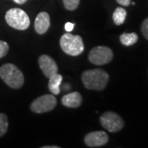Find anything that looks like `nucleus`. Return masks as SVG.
<instances>
[{
  "instance_id": "1",
  "label": "nucleus",
  "mask_w": 148,
  "mask_h": 148,
  "mask_svg": "<svg viewBox=\"0 0 148 148\" xmlns=\"http://www.w3.org/2000/svg\"><path fill=\"white\" fill-rule=\"evenodd\" d=\"M109 74L101 69L86 70L82 75V81L88 90H103L109 82Z\"/></svg>"
},
{
  "instance_id": "2",
  "label": "nucleus",
  "mask_w": 148,
  "mask_h": 148,
  "mask_svg": "<svg viewBox=\"0 0 148 148\" xmlns=\"http://www.w3.org/2000/svg\"><path fill=\"white\" fill-rule=\"evenodd\" d=\"M0 77L11 88L18 89L24 83V76L16 65L3 64L0 68Z\"/></svg>"
},
{
  "instance_id": "3",
  "label": "nucleus",
  "mask_w": 148,
  "mask_h": 148,
  "mask_svg": "<svg viewBox=\"0 0 148 148\" xmlns=\"http://www.w3.org/2000/svg\"><path fill=\"white\" fill-rule=\"evenodd\" d=\"M60 46L64 53L71 56H78L84 51L82 37L70 33H66L60 38Z\"/></svg>"
},
{
  "instance_id": "4",
  "label": "nucleus",
  "mask_w": 148,
  "mask_h": 148,
  "mask_svg": "<svg viewBox=\"0 0 148 148\" xmlns=\"http://www.w3.org/2000/svg\"><path fill=\"white\" fill-rule=\"evenodd\" d=\"M5 20L11 27L24 31L30 27V18L26 12L20 8H12L6 12Z\"/></svg>"
},
{
  "instance_id": "5",
  "label": "nucleus",
  "mask_w": 148,
  "mask_h": 148,
  "mask_svg": "<svg viewBox=\"0 0 148 148\" xmlns=\"http://www.w3.org/2000/svg\"><path fill=\"white\" fill-rule=\"evenodd\" d=\"M100 122L102 127L110 132H117L124 127V122L118 114L108 111L101 116Z\"/></svg>"
},
{
  "instance_id": "6",
  "label": "nucleus",
  "mask_w": 148,
  "mask_h": 148,
  "mask_svg": "<svg viewBox=\"0 0 148 148\" xmlns=\"http://www.w3.org/2000/svg\"><path fill=\"white\" fill-rule=\"evenodd\" d=\"M114 53L110 48L107 46H96L89 53L88 58L91 64L95 65H104L109 64L113 59Z\"/></svg>"
},
{
  "instance_id": "7",
  "label": "nucleus",
  "mask_w": 148,
  "mask_h": 148,
  "mask_svg": "<svg viewBox=\"0 0 148 148\" xmlns=\"http://www.w3.org/2000/svg\"><path fill=\"white\" fill-rule=\"evenodd\" d=\"M57 105V99L52 95H44L38 97L31 105V110L35 113L41 114L51 111Z\"/></svg>"
},
{
  "instance_id": "8",
  "label": "nucleus",
  "mask_w": 148,
  "mask_h": 148,
  "mask_svg": "<svg viewBox=\"0 0 148 148\" xmlns=\"http://www.w3.org/2000/svg\"><path fill=\"white\" fill-rule=\"evenodd\" d=\"M109 141L107 133L104 131H95L87 133L84 138L85 144L89 147H100Z\"/></svg>"
},
{
  "instance_id": "9",
  "label": "nucleus",
  "mask_w": 148,
  "mask_h": 148,
  "mask_svg": "<svg viewBox=\"0 0 148 148\" xmlns=\"http://www.w3.org/2000/svg\"><path fill=\"white\" fill-rule=\"evenodd\" d=\"M39 65L45 76L49 78L51 76L58 73V66L55 61L51 57L46 54H43L39 58Z\"/></svg>"
},
{
  "instance_id": "10",
  "label": "nucleus",
  "mask_w": 148,
  "mask_h": 148,
  "mask_svg": "<svg viewBox=\"0 0 148 148\" xmlns=\"http://www.w3.org/2000/svg\"><path fill=\"white\" fill-rule=\"evenodd\" d=\"M50 26V21H49V16L47 12H41L37 15L36 21H35V30L36 32L43 35L47 32L48 29Z\"/></svg>"
},
{
  "instance_id": "11",
  "label": "nucleus",
  "mask_w": 148,
  "mask_h": 148,
  "mask_svg": "<svg viewBox=\"0 0 148 148\" xmlns=\"http://www.w3.org/2000/svg\"><path fill=\"white\" fill-rule=\"evenodd\" d=\"M62 104L68 108H77L82 105V97L77 91H74L63 96L61 100Z\"/></svg>"
},
{
  "instance_id": "12",
  "label": "nucleus",
  "mask_w": 148,
  "mask_h": 148,
  "mask_svg": "<svg viewBox=\"0 0 148 148\" xmlns=\"http://www.w3.org/2000/svg\"><path fill=\"white\" fill-rule=\"evenodd\" d=\"M49 81V84H48V87L49 91L53 94V95H58L60 92V86L63 81V77L61 74L56 73L51 76Z\"/></svg>"
},
{
  "instance_id": "13",
  "label": "nucleus",
  "mask_w": 148,
  "mask_h": 148,
  "mask_svg": "<svg viewBox=\"0 0 148 148\" xmlns=\"http://www.w3.org/2000/svg\"><path fill=\"white\" fill-rule=\"evenodd\" d=\"M119 40H120L122 45H123L124 46H131L135 43H137L138 40V36L134 32L123 33L120 36Z\"/></svg>"
},
{
  "instance_id": "14",
  "label": "nucleus",
  "mask_w": 148,
  "mask_h": 148,
  "mask_svg": "<svg viewBox=\"0 0 148 148\" xmlns=\"http://www.w3.org/2000/svg\"><path fill=\"white\" fill-rule=\"evenodd\" d=\"M127 16V11L123 8H117L113 13V20L114 24L117 26L122 25L126 19Z\"/></svg>"
},
{
  "instance_id": "15",
  "label": "nucleus",
  "mask_w": 148,
  "mask_h": 148,
  "mask_svg": "<svg viewBox=\"0 0 148 148\" xmlns=\"http://www.w3.org/2000/svg\"><path fill=\"white\" fill-rule=\"evenodd\" d=\"M8 117L6 114L0 113V137L3 136L8 131Z\"/></svg>"
},
{
  "instance_id": "16",
  "label": "nucleus",
  "mask_w": 148,
  "mask_h": 148,
  "mask_svg": "<svg viewBox=\"0 0 148 148\" xmlns=\"http://www.w3.org/2000/svg\"><path fill=\"white\" fill-rule=\"evenodd\" d=\"M63 3L67 10L73 11L77 8L80 0H63Z\"/></svg>"
},
{
  "instance_id": "17",
  "label": "nucleus",
  "mask_w": 148,
  "mask_h": 148,
  "mask_svg": "<svg viewBox=\"0 0 148 148\" xmlns=\"http://www.w3.org/2000/svg\"><path fill=\"white\" fill-rule=\"evenodd\" d=\"M9 46L8 44L5 41L0 40V58H3L8 52Z\"/></svg>"
},
{
  "instance_id": "18",
  "label": "nucleus",
  "mask_w": 148,
  "mask_h": 148,
  "mask_svg": "<svg viewBox=\"0 0 148 148\" xmlns=\"http://www.w3.org/2000/svg\"><path fill=\"white\" fill-rule=\"evenodd\" d=\"M141 31H142L143 36L148 40V17L143 21L142 27H141Z\"/></svg>"
},
{
  "instance_id": "19",
  "label": "nucleus",
  "mask_w": 148,
  "mask_h": 148,
  "mask_svg": "<svg viewBox=\"0 0 148 148\" xmlns=\"http://www.w3.org/2000/svg\"><path fill=\"white\" fill-rule=\"evenodd\" d=\"M116 1L118 3H119L122 6H124V7H127L131 3V0H116Z\"/></svg>"
},
{
  "instance_id": "20",
  "label": "nucleus",
  "mask_w": 148,
  "mask_h": 148,
  "mask_svg": "<svg viewBox=\"0 0 148 148\" xmlns=\"http://www.w3.org/2000/svg\"><path fill=\"white\" fill-rule=\"evenodd\" d=\"M64 28H65V30L68 32H72L74 28V24L73 23H71V22H67L65 24V27Z\"/></svg>"
},
{
  "instance_id": "21",
  "label": "nucleus",
  "mask_w": 148,
  "mask_h": 148,
  "mask_svg": "<svg viewBox=\"0 0 148 148\" xmlns=\"http://www.w3.org/2000/svg\"><path fill=\"white\" fill-rule=\"evenodd\" d=\"M13 1L17 4H23L27 2V0H13Z\"/></svg>"
},
{
  "instance_id": "22",
  "label": "nucleus",
  "mask_w": 148,
  "mask_h": 148,
  "mask_svg": "<svg viewBox=\"0 0 148 148\" xmlns=\"http://www.w3.org/2000/svg\"><path fill=\"white\" fill-rule=\"evenodd\" d=\"M58 147H55V146H52V147H44V148H58Z\"/></svg>"
}]
</instances>
